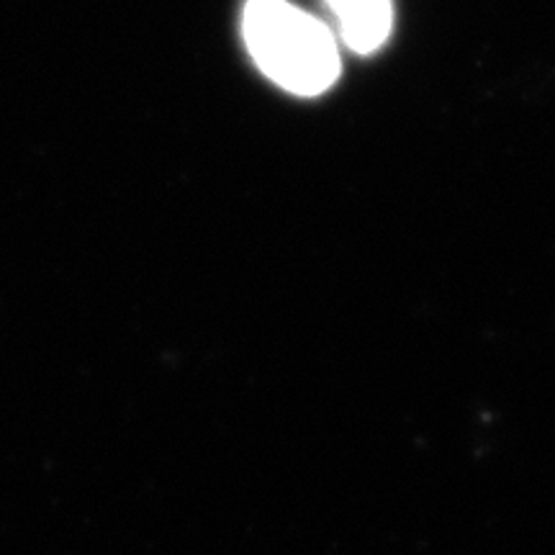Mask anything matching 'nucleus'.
Wrapping results in <instances>:
<instances>
[{
  "instance_id": "f257e3e1",
  "label": "nucleus",
  "mask_w": 555,
  "mask_h": 555,
  "mask_svg": "<svg viewBox=\"0 0 555 555\" xmlns=\"http://www.w3.org/2000/svg\"><path fill=\"white\" fill-rule=\"evenodd\" d=\"M242 34L255 65L288 93L311 99L339 78L332 31L288 0H247Z\"/></svg>"
},
{
  "instance_id": "f03ea898",
  "label": "nucleus",
  "mask_w": 555,
  "mask_h": 555,
  "mask_svg": "<svg viewBox=\"0 0 555 555\" xmlns=\"http://www.w3.org/2000/svg\"><path fill=\"white\" fill-rule=\"evenodd\" d=\"M343 41L358 54H373L393 29L391 0H327Z\"/></svg>"
}]
</instances>
